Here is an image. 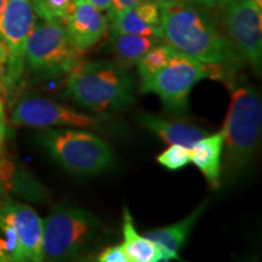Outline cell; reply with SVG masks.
<instances>
[{
	"instance_id": "1",
	"label": "cell",
	"mask_w": 262,
	"mask_h": 262,
	"mask_svg": "<svg viewBox=\"0 0 262 262\" xmlns=\"http://www.w3.org/2000/svg\"><path fill=\"white\" fill-rule=\"evenodd\" d=\"M162 39L176 51L229 75L242 58L205 8L185 0L160 5Z\"/></svg>"
},
{
	"instance_id": "2",
	"label": "cell",
	"mask_w": 262,
	"mask_h": 262,
	"mask_svg": "<svg viewBox=\"0 0 262 262\" xmlns=\"http://www.w3.org/2000/svg\"><path fill=\"white\" fill-rule=\"evenodd\" d=\"M262 102L251 85H242L232 91L226 116L224 135V172L226 181L235 180L248 168L260 142Z\"/></svg>"
},
{
	"instance_id": "3",
	"label": "cell",
	"mask_w": 262,
	"mask_h": 262,
	"mask_svg": "<svg viewBox=\"0 0 262 262\" xmlns=\"http://www.w3.org/2000/svg\"><path fill=\"white\" fill-rule=\"evenodd\" d=\"M66 93L88 110L106 112L134 102V79L122 66L91 61L70 72Z\"/></svg>"
},
{
	"instance_id": "4",
	"label": "cell",
	"mask_w": 262,
	"mask_h": 262,
	"mask_svg": "<svg viewBox=\"0 0 262 262\" xmlns=\"http://www.w3.org/2000/svg\"><path fill=\"white\" fill-rule=\"evenodd\" d=\"M39 141L62 168L78 175L107 171L116 164L112 147L90 131L48 127Z\"/></svg>"
},
{
	"instance_id": "5",
	"label": "cell",
	"mask_w": 262,
	"mask_h": 262,
	"mask_svg": "<svg viewBox=\"0 0 262 262\" xmlns=\"http://www.w3.org/2000/svg\"><path fill=\"white\" fill-rule=\"evenodd\" d=\"M100 228V220L90 211L73 206H56L42 220V261L75 257Z\"/></svg>"
},
{
	"instance_id": "6",
	"label": "cell",
	"mask_w": 262,
	"mask_h": 262,
	"mask_svg": "<svg viewBox=\"0 0 262 262\" xmlns=\"http://www.w3.org/2000/svg\"><path fill=\"white\" fill-rule=\"evenodd\" d=\"M208 77L224 79V75L216 68L175 51L165 67L141 79L140 91L158 95L166 110L182 113L188 108L189 94L194 85Z\"/></svg>"
},
{
	"instance_id": "7",
	"label": "cell",
	"mask_w": 262,
	"mask_h": 262,
	"mask_svg": "<svg viewBox=\"0 0 262 262\" xmlns=\"http://www.w3.org/2000/svg\"><path fill=\"white\" fill-rule=\"evenodd\" d=\"M83 52L78 50L63 22L44 21L34 26L25 45V63L44 75L70 73Z\"/></svg>"
},
{
	"instance_id": "8",
	"label": "cell",
	"mask_w": 262,
	"mask_h": 262,
	"mask_svg": "<svg viewBox=\"0 0 262 262\" xmlns=\"http://www.w3.org/2000/svg\"><path fill=\"white\" fill-rule=\"evenodd\" d=\"M261 11L251 0H231L224 6L222 15L229 41L257 73L262 63Z\"/></svg>"
},
{
	"instance_id": "9",
	"label": "cell",
	"mask_w": 262,
	"mask_h": 262,
	"mask_svg": "<svg viewBox=\"0 0 262 262\" xmlns=\"http://www.w3.org/2000/svg\"><path fill=\"white\" fill-rule=\"evenodd\" d=\"M35 26V12L32 0H6L0 21V35L9 51L5 83L15 89L25 70V45Z\"/></svg>"
},
{
	"instance_id": "10",
	"label": "cell",
	"mask_w": 262,
	"mask_h": 262,
	"mask_svg": "<svg viewBox=\"0 0 262 262\" xmlns=\"http://www.w3.org/2000/svg\"><path fill=\"white\" fill-rule=\"evenodd\" d=\"M11 123L31 127H95L97 120L88 114L75 112L70 107L49 98L26 94L16 103L11 113Z\"/></svg>"
},
{
	"instance_id": "11",
	"label": "cell",
	"mask_w": 262,
	"mask_h": 262,
	"mask_svg": "<svg viewBox=\"0 0 262 262\" xmlns=\"http://www.w3.org/2000/svg\"><path fill=\"white\" fill-rule=\"evenodd\" d=\"M0 215L14 227L25 261H42V220L37 211L22 203L4 201Z\"/></svg>"
},
{
	"instance_id": "12",
	"label": "cell",
	"mask_w": 262,
	"mask_h": 262,
	"mask_svg": "<svg viewBox=\"0 0 262 262\" xmlns=\"http://www.w3.org/2000/svg\"><path fill=\"white\" fill-rule=\"evenodd\" d=\"M68 34L80 52L88 51L106 34L108 19L86 0H78L64 21Z\"/></svg>"
},
{
	"instance_id": "13",
	"label": "cell",
	"mask_w": 262,
	"mask_h": 262,
	"mask_svg": "<svg viewBox=\"0 0 262 262\" xmlns=\"http://www.w3.org/2000/svg\"><path fill=\"white\" fill-rule=\"evenodd\" d=\"M111 19L113 31L162 39V12L155 0H145L111 16Z\"/></svg>"
},
{
	"instance_id": "14",
	"label": "cell",
	"mask_w": 262,
	"mask_h": 262,
	"mask_svg": "<svg viewBox=\"0 0 262 262\" xmlns=\"http://www.w3.org/2000/svg\"><path fill=\"white\" fill-rule=\"evenodd\" d=\"M123 234L124 243L122 245L129 262H163L179 258V254L139 234L127 208L124 209L123 214Z\"/></svg>"
},
{
	"instance_id": "15",
	"label": "cell",
	"mask_w": 262,
	"mask_h": 262,
	"mask_svg": "<svg viewBox=\"0 0 262 262\" xmlns=\"http://www.w3.org/2000/svg\"><path fill=\"white\" fill-rule=\"evenodd\" d=\"M191 162L201 170L212 188L220 187L221 157L224 150V135L221 133L204 136L191 148Z\"/></svg>"
},
{
	"instance_id": "16",
	"label": "cell",
	"mask_w": 262,
	"mask_h": 262,
	"mask_svg": "<svg viewBox=\"0 0 262 262\" xmlns=\"http://www.w3.org/2000/svg\"><path fill=\"white\" fill-rule=\"evenodd\" d=\"M139 120L146 129L155 133L156 135H158L160 139L170 145L178 143V145L191 148L196 141L206 135L205 131L199 127L181 122H171V120L148 113L141 114Z\"/></svg>"
},
{
	"instance_id": "17",
	"label": "cell",
	"mask_w": 262,
	"mask_h": 262,
	"mask_svg": "<svg viewBox=\"0 0 262 262\" xmlns=\"http://www.w3.org/2000/svg\"><path fill=\"white\" fill-rule=\"evenodd\" d=\"M206 208V202L202 203L194 211L191 212L187 217L182 221L175 222V224L165 226V227L153 229L147 232L145 237L150 239L155 243H158L163 247L168 248L169 250L179 254L189 237L192 228L194 227L196 221L199 220L203 212Z\"/></svg>"
},
{
	"instance_id": "18",
	"label": "cell",
	"mask_w": 262,
	"mask_h": 262,
	"mask_svg": "<svg viewBox=\"0 0 262 262\" xmlns=\"http://www.w3.org/2000/svg\"><path fill=\"white\" fill-rule=\"evenodd\" d=\"M160 41L159 38L148 35L127 34L113 31L111 34V45L113 54L122 64H137L143 55Z\"/></svg>"
},
{
	"instance_id": "19",
	"label": "cell",
	"mask_w": 262,
	"mask_h": 262,
	"mask_svg": "<svg viewBox=\"0 0 262 262\" xmlns=\"http://www.w3.org/2000/svg\"><path fill=\"white\" fill-rule=\"evenodd\" d=\"M175 51V49L170 47V45L159 44V42L153 48H150L143 55L142 58L137 62L141 79L148 78L165 67Z\"/></svg>"
},
{
	"instance_id": "20",
	"label": "cell",
	"mask_w": 262,
	"mask_h": 262,
	"mask_svg": "<svg viewBox=\"0 0 262 262\" xmlns=\"http://www.w3.org/2000/svg\"><path fill=\"white\" fill-rule=\"evenodd\" d=\"M25 261L24 251L14 227L0 215V262Z\"/></svg>"
},
{
	"instance_id": "21",
	"label": "cell",
	"mask_w": 262,
	"mask_h": 262,
	"mask_svg": "<svg viewBox=\"0 0 262 262\" xmlns=\"http://www.w3.org/2000/svg\"><path fill=\"white\" fill-rule=\"evenodd\" d=\"M157 162L170 171H176L191 163V150L186 146L171 143L170 147L157 157Z\"/></svg>"
},
{
	"instance_id": "22",
	"label": "cell",
	"mask_w": 262,
	"mask_h": 262,
	"mask_svg": "<svg viewBox=\"0 0 262 262\" xmlns=\"http://www.w3.org/2000/svg\"><path fill=\"white\" fill-rule=\"evenodd\" d=\"M97 260L100 262H129L122 244L106 248L98 255Z\"/></svg>"
},
{
	"instance_id": "23",
	"label": "cell",
	"mask_w": 262,
	"mask_h": 262,
	"mask_svg": "<svg viewBox=\"0 0 262 262\" xmlns=\"http://www.w3.org/2000/svg\"><path fill=\"white\" fill-rule=\"evenodd\" d=\"M142 2H145V0H113L112 6L110 9V15L113 16L118 12L124 11V10L134 8V6Z\"/></svg>"
},
{
	"instance_id": "24",
	"label": "cell",
	"mask_w": 262,
	"mask_h": 262,
	"mask_svg": "<svg viewBox=\"0 0 262 262\" xmlns=\"http://www.w3.org/2000/svg\"><path fill=\"white\" fill-rule=\"evenodd\" d=\"M188 2L193 3V4L202 6L205 9H214V8H224L227 3L231 0H188Z\"/></svg>"
},
{
	"instance_id": "25",
	"label": "cell",
	"mask_w": 262,
	"mask_h": 262,
	"mask_svg": "<svg viewBox=\"0 0 262 262\" xmlns=\"http://www.w3.org/2000/svg\"><path fill=\"white\" fill-rule=\"evenodd\" d=\"M86 2L94 5L95 8L101 10V11H106V10L111 9L113 0H86Z\"/></svg>"
},
{
	"instance_id": "26",
	"label": "cell",
	"mask_w": 262,
	"mask_h": 262,
	"mask_svg": "<svg viewBox=\"0 0 262 262\" xmlns=\"http://www.w3.org/2000/svg\"><path fill=\"white\" fill-rule=\"evenodd\" d=\"M8 57H9L8 48H6L5 42L3 41L2 39H0V67L6 63V61H8Z\"/></svg>"
},
{
	"instance_id": "27",
	"label": "cell",
	"mask_w": 262,
	"mask_h": 262,
	"mask_svg": "<svg viewBox=\"0 0 262 262\" xmlns=\"http://www.w3.org/2000/svg\"><path fill=\"white\" fill-rule=\"evenodd\" d=\"M0 127L6 130V119H5V112H4V103H3L2 98V84H0Z\"/></svg>"
},
{
	"instance_id": "28",
	"label": "cell",
	"mask_w": 262,
	"mask_h": 262,
	"mask_svg": "<svg viewBox=\"0 0 262 262\" xmlns=\"http://www.w3.org/2000/svg\"><path fill=\"white\" fill-rule=\"evenodd\" d=\"M9 191L8 186H6V183L4 181V178H3V175L0 173V205L3 204V202H4V196L6 194V192Z\"/></svg>"
},
{
	"instance_id": "29",
	"label": "cell",
	"mask_w": 262,
	"mask_h": 262,
	"mask_svg": "<svg viewBox=\"0 0 262 262\" xmlns=\"http://www.w3.org/2000/svg\"><path fill=\"white\" fill-rule=\"evenodd\" d=\"M5 134H6V130L0 127V158H2V155H3V145H4Z\"/></svg>"
},
{
	"instance_id": "30",
	"label": "cell",
	"mask_w": 262,
	"mask_h": 262,
	"mask_svg": "<svg viewBox=\"0 0 262 262\" xmlns=\"http://www.w3.org/2000/svg\"><path fill=\"white\" fill-rule=\"evenodd\" d=\"M5 5H6V0H0V21H2L3 14H4Z\"/></svg>"
},
{
	"instance_id": "31",
	"label": "cell",
	"mask_w": 262,
	"mask_h": 262,
	"mask_svg": "<svg viewBox=\"0 0 262 262\" xmlns=\"http://www.w3.org/2000/svg\"><path fill=\"white\" fill-rule=\"evenodd\" d=\"M155 2L158 3L159 5H163V4H168V3H172V2H176V0H155Z\"/></svg>"
},
{
	"instance_id": "32",
	"label": "cell",
	"mask_w": 262,
	"mask_h": 262,
	"mask_svg": "<svg viewBox=\"0 0 262 262\" xmlns=\"http://www.w3.org/2000/svg\"><path fill=\"white\" fill-rule=\"evenodd\" d=\"M251 2H253V3H254V4L257 6V8H258V9H260V10H262V0H251Z\"/></svg>"
},
{
	"instance_id": "33",
	"label": "cell",
	"mask_w": 262,
	"mask_h": 262,
	"mask_svg": "<svg viewBox=\"0 0 262 262\" xmlns=\"http://www.w3.org/2000/svg\"><path fill=\"white\" fill-rule=\"evenodd\" d=\"M72 2H78V0H72Z\"/></svg>"
}]
</instances>
